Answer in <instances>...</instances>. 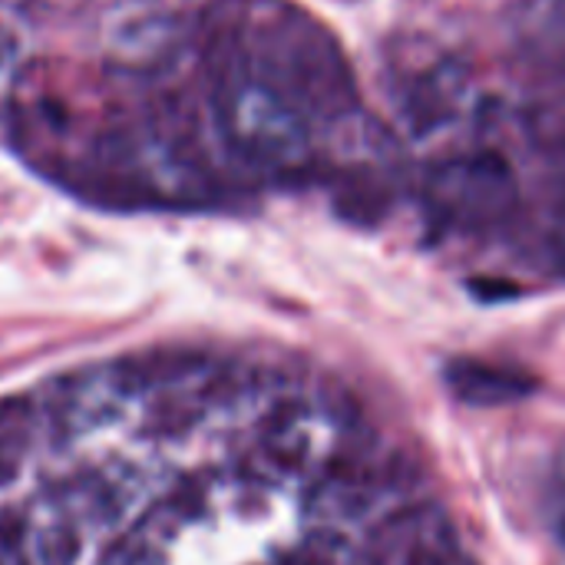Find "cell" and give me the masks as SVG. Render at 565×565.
Listing matches in <instances>:
<instances>
[{"mask_svg": "<svg viewBox=\"0 0 565 565\" xmlns=\"http://www.w3.org/2000/svg\"><path fill=\"white\" fill-rule=\"evenodd\" d=\"M212 26L311 126L354 113V73L338 40L305 10L285 0H238Z\"/></svg>", "mask_w": 565, "mask_h": 565, "instance_id": "obj_1", "label": "cell"}, {"mask_svg": "<svg viewBox=\"0 0 565 565\" xmlns=\"http://www.w3.org/2000/svg\"><path fill=\"white\" fill-rule=\"evenodd\" d=\"M209 106L228 156L268 179L301 175L315 162V126L265 86L212 26L209 50Z\"/></svg>", "mask_w": 565, "mask_h": 565, "instance_id": "obj_2", "label": "cell"}, {"mask_svg": "<svg viewBox=\"0 0 565 565\" xmlns=\"http://www.w3.org/2000/svg\"><path fill=\"white\" fill-rule=\"evenodd\" d=\"M430 212L463 232H483L507 222L516 209V182L500 156H457L427 175Z\"/></svg>", "mask_w": 565, "mask_h": 565, "instance_id": "obj_3", "label": "cell"}, {"mask_svg": "<svg viewBox=\"0 0 565 565\" xmlns=\"http://www.w3.org/2000/svg\"><path fill=\"white\" fill-rule=\"evenodd\" d=\"M447 381L454 387L457 397L470 401V404H507L516 401L530 391V381L493 367V364H480V361H457L447 367Z\"/></svg>", "mask_w": 565, "mask_h": 565, "instance_id": "obj_4", "label": "cell"}, {"mask_svg": "<svg viewBox=\"0 0 565 565\" xmlns=\"http://www.w3.org/2000/svg\"><path fill=\"white\" fill-rule=\"evenodd\" d=\"M33 434V411L23 401H0V467L17 473Z\"/></svg>", "mask_w": 565, "mask_h": 565, "instance_id": "obj_5", "label": "cell"}, {"mask_svg": "<svg viewBox=\"0 0 565 565\" xmlns=\"http://www.w3.org/2000/svg\"><path fill=\"white\" fill-rule=\"evenodd\" d=\"M79 546L70 526H46L26 550V565H70L76 559Z\"/></svg>", "mask_w": 565, "mask_h": 565, "instance_id": "obj_6", "label": "cell"}, {"mask_svg": "<svg viewBox=\"0 0 565 565\" xmlns=\"http://www.w3.org/2000/svg\"><path fill=\"white\" fill-rule=\"evenodd\" d=\"M159 553L146 543V540H139V536H132V540H119V543H113L109 550H106V556H103V563L99 565H159Z\"/></svg>", "mask_w": 565, "mask_h": 565, "instance_id": "obj_7", "label": "cell"}, {"mask_svg": "<svg viewBox=\"0 0 565 565\" xmlns=\"http://www.w3.org/2000/svg\"><path fill=\"white\" fill-rule=\"evenodd\" d=\"M553 493H556L553 510H556V520H559V530H563L565 536V463H559V477H556V483H553Z\"/></svg>", "mask_w": 565, "mask_h": 565, "instance_id": "obj_8", "label": "cell"}]
</instances>
